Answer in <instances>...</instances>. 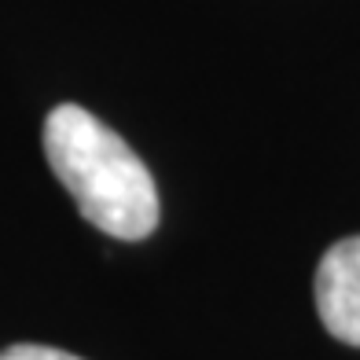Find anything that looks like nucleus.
I'll return each instance as SVG.
<instances>
[{
    "label": "nucleus",
    "mask_w": 360,
    "mask_h": 360,
    "mask_svg": "<svg viewBox=\"0 0 360 360\" xmlns=\"http://www.w3.org/2000/svg\"><path fill=\"white\" fill-rule=\"evenodd\" d=\"M44 155L92 228L125 243L147 239L158 228V188L151 169L85 107L59 103L48 114Z\"/></svg>",
    "instance_id": "obj_1"
},
{
    "label": "nucleus",
    "mask_w": 360,
    "mask_h": 360,
    "mask_svg": "<svg viewBox=\"0 0 360 360\" xmlns=\"http://www.w3.org/2000/svg\"><path fill=\"white\" fill-rule=\"evenodd\" d=\"M0 360H81L67 349H52V346H34V342H19L0 353Z\"/></svg>",
    "instance_id": "obj_3"
},
{
    "label": "nucleus",
    "mask_w": 360,
    "mask_h": 360,
    "mask_svg": "<svg viewBox=\"0 0 360 360\" xmlns=\"http://www.w3.org/2000/svg\"><path fill=\"white\" fill-rule=\"evenodd\" d=\"M316 309L338 342L360 346V236L327 247L316 269Z\"/></svg>",
    "instance_id": "obj_2"
}]
</instances>
